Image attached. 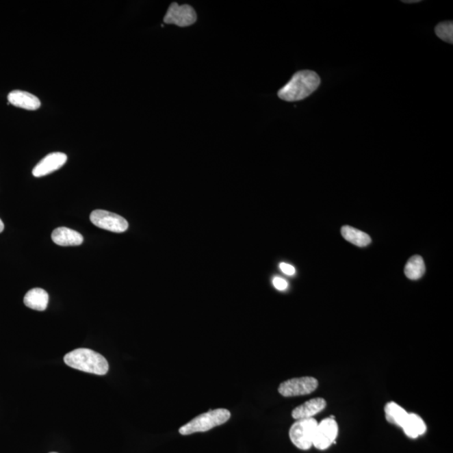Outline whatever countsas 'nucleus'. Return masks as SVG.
<instances>
[{"label": "nucleus", "mask_w": 453, "mask_h": 453, "mask_svg": "<svg viewBox=\"0 0 453 453\" xmlns=\"http://www.w3.org/2000/svg\"><path fill=\"white\" fill-rule=\"evenodd\" d=\"M49 302V296L43 289L34 288L25 296V305L36 311H44Z\"/></svg>", "instance_id": "ddd939ff"}, {"label": "nucleus", "mask_w": 453, "mask_h": 453, "mask_svg": "<svg viewBox=\"0 0 453 453\" xmlns=\"http://www.w3.org/2000/svg\"><path fill=\"white\" fill-rule=\"evenodd\" d=\"M196 21V14L191 5H179L172 3L164 17L166 24H174L180 27H189Z\"/></svg>", "instance_id": "6e6552de"}, {"label": "nucleus", "mask_w": 453, "mask_h": 453, "mask_svg": "<svg viewBox=\"0 0 453 453\" xmlns=\"http://www.w3.org/2000/svg\"><path fill=\"white\" fill-rule=\"evenodd\" d=\"M273 285L278 291H285V289H287L288 287L287 281L280 277L274 278Z\"/></svg>", "instance_id": "6ab92c4d"}, {"label": "nucleus", "mask_w": 453, "mask_h": 453, "mask_svg": "<svg viewBox=\"0 0 453 453\" xmlns=\"http://www.w3.org/2000/svg\"><path fill=\"white\" fill-rule=\"evenodd\" d=\"M3 229H5V225H3V222L0 219V233H2Z\"/></svg>", "instance_id": "412c9836"}, {"label": "nucleus", "mask_w": 453, "mask_h": 453, "mask_svg": "<svg viewBox=\"0 0 453 453\" xmlns=\"http://www.w3.org/2000/svg\"><path fill=\"white\" fill-rule=\"evenodd\" d=\"M435 33L441 40L449 44L453 43V23L452 21L441 22L435 28Z\"/></svg>", "instance_id": "a211bd4d"}, {"label": "nucleus", "mask_w": 453, "mask_h": 453, "mask_svg": "<svg viewBox=\"0 0 453 453\" xmlns=\"http://www.w3.org/2000/svg\"><path fill=\"white\" fill-rule=\"evenodd\" d=\"M280 269L282 272L287 274V276H293L296 273V269L294 266L289 265V263H280Z\"/></svg>", "instance_id": "aec40b11"}, {"label": "nucleus", "mask_w": 453, "mask_h": 453, "mask_svg": "<svg viewBox=\"0 0 453 453\" xmlns=\"http://www.w3.org/2000/svg\"><path fill=\"white\" fill-rule=\"evenodd\" d=\"M64 362L73 369L89 374L105 375L109 371V363L103 355L88 348H77L68 352Z\"/></svg>", "instance_id": "f03ea898"}, {"label": "nucleus", "mask_w": 453, "mask_h": 453, "mask_svg": "<svg viewBox=\"0 0 453 453\" xmlns=\"http://www.w3.org/2000/svg\"><path fill=\"white\" fill-rule=\"evenodd\" d=\"M55 244L60 246H79L83 242V237L79 232L66 226L55 229L51 235Z\"/></svg>", "instance_id": "9b49d317"}, {"label": "nucleus", "mask_w": 453, "mask_h": 453, "mask_svg": "<svg viewBox=\"0 0 453 453\" xmlns=\"http://www.w3.org/2000/svg\"><path fill=\"white\" fill-rule=\"evenodd\" d=\"M341 236L345 240L358 247H365L371 244V237L366 233L360 231L351 226H344L341 229Z\"/></svg>", "instance_id": "dca6fc26"}, {"label": "nucleus", "mask_w": 453, "mask_h": 453, "mask_svg": "<svg viewBox=\"0 0 453 453\" xmlns=\"http://www.w3.org/2000/svg\"><path fill=\"white\" fill-rule=\"evenodd\" d=\"M9 103L27 110H36L40 107V99L29 92L14 90L8 95Z\"/></svg>", "instance_id": "f8f14e48"}, {"label": "nucleus", "mask_w": 453, "mask_h": 453, "mask_svg": "<svg viewBox=\"0 0 453 453\" xmlns=\"http://www.w3.org/2000/svg\"><path fill=\"white\" fill-rule=\"evenodd\" d=\"M403 2L406 3H419L421 1H419V0H413V1H403Z\"/></svg>", "instance_id": "4be33fe9"}, {"label": "nucleus", "mask_w": 453, "mask_h": 453, "mask_svg": "<svg viewBox=\"0 0 453 453\" xmlns=\"http://www.w3.org/2000/svg\"><path fill=\"white\" fill-rule=\"evenodd\" d=\"M318 387V381L314 377L305 376L291 378L281 383L278 391L284 397L307 396L313 393Z\"/></svg>", "instance_id": "39448f33"}, {"label": "nucleus", "mask_w": 453, "mask_h": 453, "mask_svg": "<svg viewBox=\"0 0 453 453\" xmlns=\"http://www.w3.org/2000/svg\"><path fill=\"white\" fill-rule=\"evenodd\" d=\"M321 79L313 70H304L293 75L291 81L278 92V96L287 102H296L305 99L317 90Z\"/></svg>", "instance_id": "f257e3e1"}, {"label": "nucleus", "mask_w": 453, "mask_h": 453, "mask_svg": "<svg viewBox=\"0 0 453 453\" xmlns=\"http://www.w3.org/2000/svg\"><path fill=\"white\" fill-rule=\"evenodd\" d=\"M386 419L391 424L402 428L408 417V412L396 402H389L385 407Z\"/></svg>", "instance_id": "2eb2a0df"}, {"label": "nucleus", "mask_w": 453, "mask_h": 453, "mask_svg": "<svg viewBox=\"0 0 453 453\" xmlns=\"http://www.w3.org/2000/svg\"><path fill=\"white\" fill-rule=\"evenodd\" d=\"M339 434V426L334 417L326 418L318 423L315 428L313 445L319 450H325L328 448Z\"/></svg>", "instance_id": "0eeeda50"}, {"label": "nucleus", "mask_w": 453, "mask_h": 453, "mask_svg": "<svg viewBox=\"0 0 453 453\" xmlns=\"http://www.w3.org/2000/svg\"><path fill=\"white\" fill-rule=\"evenodd\" d=\"M402 429L408 437L415 439V438H417L426 433V425L418 415L410 413L408 415L406 422H404Z\"/></svg>", "instance_id": "4468645a"}, {"label": "nucleus", "mask_w": 453, "mask_h": 453, "mask_svg": "<svg viewBox=\"0 0 453 453\" xmlns=\"http://www.w3.org/2000/svg\"><path fill=\"white\" fill-rule=\"evenodd\" d=\"M90 220L98 228L114 233H124L129 228L125 218L105 210H95L90 215Z\"/></svg>", "instance_id": "423d86ee"}, {"label": "nucleus", "mask_w": 453, "mask_h": 453, "mask_svg": "<svg viewBox=\"0 0 453 453\" xmlns=\"http://www.w3.org/2000/svg\"><path fill=\"white\" fill-rule=\"evenodd\" d=\"M231 417V412L226 409L211 410L200 414L183 426L179 433L183 436L196 432H206L218 426L224 425Z\"/></svg>", "instance_id": "7ed1b4c3"}, {"label": "nucleus", "mask_w": 453, "mask_h": 453, "mask_svg": "<svg viewBox=\"0 0 453 453\" xmlns=\"http://www.w3.org/2000/svg\"><path fill=\"white\" fill-rule=\"evenodd\" d=\"M426 272V266L424 261L419 255H415L408 261L406 267H404V274L408 279L415 281L419 280Z\"/></svg>", "instance_id": "f3484780"}, {"label": "nucleus", "mask_w": 453, "mask_h": 453, "mask_svg": "<svg viewBox=\"0 0 453 453\" xmlns=\"http://www.w3.org/2000/svg\"><path fill=\"white\" fill-rule=\"evenodd\" d=\"M326 406V401L323 398H314L307 401L295 408L292 411V417L295 419L313 418L320 413Z\"/></svg>", "instance_id": "9d476101"}, {"label": "nucleus", "mask_w": 453, "mask_h": 453, "mask_svg": "<svg viewBox=\"0 0 453 453\" xmlns=\"http://www.w3.org/2000/svg\"><path fill=\"white\" fill-rule=\"evenodd\" d=\"M318 424L317 419L314 418L296 419L289 429V439L300 450H308L313 445Z\"/></svg>", "instance_id": "20e7f679"}, {"label": "nucleus", "mask_w": 453, "mask_h": 453, "mask_svg": "<svg viewBox=\"0 0 453 453\" xmlns=\"http://www.w3.org/2000/svg\"><path fill=\"white\" fill-rule=\"evenodd\" d=\"M66 161H68V157L62 152H54V153L47 155L33 169V176L36 177L47 176L60 169L65 165Z\"/></svg>", "instance_id": "1a4fd4ad"}, {"label": "nucleus", "mask_w": 453, "mask_h": 453, "mask_svg": "<svg viewBox=\"0 0 453 453\" xmlns=\"http://www.w3.org/2000/svg\"><path fill=\"white\" fill-rule=\"evenodd\" d=\"M51 453H57V452H51Z\"/></svg>", "instance_id": "5701e85b"}]
</instances>
